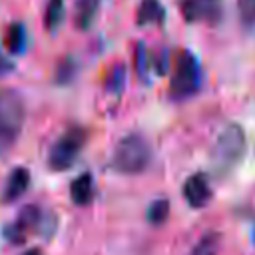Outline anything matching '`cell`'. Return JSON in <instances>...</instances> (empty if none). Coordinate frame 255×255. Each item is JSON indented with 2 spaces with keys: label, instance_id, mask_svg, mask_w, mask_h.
<instances>
[{
  "label": "cell",
  "instance_id": "1",
  "mask_svg": "<svg viewBox=\"0 0 255 255\" xmlns=\"http://www.w3.org/2000/svg\"><path fill=\"white\" fill-rule=\"evenodd\" d=\"M24 120H26V106L22 96L12 88H2L0 90V155L8 153L14 147L24 128Z\"/></svg>",
  "mask_w": 255,
  "mask_h": 255
},
{
  "label": "cell",
  "instance_id": "2",
  "mask_svg": "<svg viewBox=\"0 0 255 255\" xmlns=\"http://www.w3.org/2000/svg\"><path fill=\"white\" fill-rule=\"evenodd\" d=\"M243 151H245V131H243V128L239 124L225 126L217 133V137L213 141V147H211L213 169L219 175L229 173L241 161Z\"/></svg>",
  "mask_w": 255,
  "mask_h": 255
},
{
  "label": "cell",
  "instance_id": "3",
  "mask_svg": "<svg viewBox=\"0 0 255 255\" xmlns=\"http://www.w3.org/2000/svg\"><path fill=\"white\" fill-rule=\"evenodd\" d=\"M149 159H151V149L147 139L141 133H128L116 143L112 165L120 173L135 175L147 167Z\"/></svg>",
  "mask_w": 255,
  "mask_h": 255
},
{
  "label": "cell",
  "instance_id": "4",
  "mask_svg": "<svg viewBox=\"0 0 255 255\" xmlns=\"http://www.w3.org/2000/svg\"><path fill=\"white\" fill-rule=\"evenodd\" d=\"M201 82L203 74L197 56L189 50H181L175 58V70L169 82V96L175 100L189 98L201 88Z\"/></svg>",
  "mask_w": 255,
  "mask_h": 255
},
{
  "label": "cell",
  "instance_id": "5",
  "mask_svg": "<svg viewBox=\"0 0 255 255\" xmlns=\"http://www.w3.org/2000/svg\"><path fill=\"white\" fill-rule=\"evenodd\" d=\"M84 143H86V129L84 128H70L50 147L48 165L54 171L70 169L76 163V159H78Z\"/></svg>",
  "mask_w": 255,
  "mask_h": 255
},
{
  "label": "cell",
  "instance_id": "6",
  "mask_svg": "<svg viewBox=\"0 0 255 255\" xmlns=\"http://www.w3.org/2000/svg\"><path fill=\"white\" fill-rule=\"evenodd\" d=\"M42 223V211L38 205H26L24 209H20V213L16 215V219L4 227V237L6 241H10L12 245H20L26 241L28 233L34 231L38 225Z\"/></svg>",
  "mask_w": 255,
  "mask_h": 255
},
{
  "label": "cell",
  "instance_id": "7",
  "mask_svg": "<svg viewBox=\"0 0 255 255\" xmlns=\"http://www.w3.org/2000/svg\"><path fill=\"white\" fill-rule=\"evenodd\" d=\"M179 10L185 22L215 24L223 12V0H181Z\"/></svg>",
  "mask_w": 255,
  "mask_h": 255
},
{
  "label": "cell",
  "instance_id": "8",
  "mask_svg": "<svg viewBox=\"0 0 255 255\" xmlns=\"http://www.w3.org/2000/svg\"><path fill=\"white\" fill-rule=\"evenodd\" d=\"M183 197L191 207H195V209L203 207L211 197V189H209L207 177L203 173H193L183 183Z\"/></svg>",
  "mask_w": 255,
  "mask_h": 255
},
{
  "label": "cell",
  "instance_id": "9",
  "mask_svg": "<svg viewBox=\"0 0 255 255\" xmlns=\"http://www.w3.org/2000/svg\"><path fill=\"white\" fill-rule=\"evenodd\" d=\"M30 185V171L26 167H14L4 183V189H2V201L4 203H14L18 201L24 191L28 189Z\"/></svg>",
  "mask_w": 255,
  "mask_h": 255
},
{
  "label": "cell",
  "instance_id": "10",
  "mask_svg": "<svg viewBox=\"0 0 255 255\" xmlns=\"http://www.w3.org/2000/svg\"><path fill=\"white\" fill-rule=\"evenodd\" d=\"M94 195H96V187H94V177L90 171H84L70 183V197L76 205H80V207L90 205Z\"/></svg>",
  "mask_w": 255,
  "mask_h": 255
},
{
  "label": "cell",
  "instance_id": "11",
  "mask_svg": "<svg viewBox=\"0 0 255 255\" xmlns=\"http://www.w3.org/2000/svg\"><path fill=\"white\" fill-rule=\"evenodd\" d=\"M163 20H165V8L159 0H139L137 12H135L137 26L161 24Z\"/></svg>",
  "mask_w": 255,
  "mask_h": 255
},
{
  "label": "cell",
  "instance_id": "12",
  "mask_svg": "<svg viewBox=\"0 0 255 255\" xmlns=\"http://www.w3.org/2000/svg\"><path fill=\"white\" fill-rule=\"evenodd\" d=\"M100 4H102V0H76L74 20L80 30H88L94 24V20L100 12Z\"/></svg>",
  "mask_w": 255,
  "mask_h": 255
},
{
  "label": "cell",
  "instance_id": "13",
  "mask_svg": "<svg viewBox=\"0 0 255 255\" xmlns=\"http://www.w3.org/2000/svg\"><path fill=\"white\" fill-rule=\"evenodd\" d=\"M6 48L10 54H22L26 50V28L22 22H14L6 30Z\"/></svg>",
  "mask_w": 255,
  "mask_h": 255
},
{
  "label": "cell",
  "instance_id": "14",
  "mask_svg": "<svg viewBox=\"0 0 255 255\" xmlns=\"http://www.w3.org/2000/svg\"><path fill=\"white\" fill-rule=\"evenodd\" d=\"M124 86H126V66L124 64H114L106 76V82H104V88L108 94H114V96H120L124 92Z\"/></svg>",
  "mask_w": 255,
  "mask_h": 255
},
{
  "label": "cell",
  "instance_id": "15",
  "mask_svg": "<svg viewBox=\"0 0 255 255\" xmlns=\"http://www.w3.org/2000/svg\"><path fill=\"white\" fill-rule=\"evenodd\" d=\"M64 0H48L46 4V14H44V26L48 32H56L64 20Z\"/></svg>",
  "mask_w": 255,
  "mask_h": 255
},
{
  "label": "cell",
  "instance_id": "16",
  "mask_svg": "<svg viewBox=\"0 0 255 255\" xmlns=\"http://www.w3.org/2000/svg\"><path fill=\"white\" fill-rule=\"evenodd\" d=\"M219 247H221V233L211 231L197 241V245L189 251V255H217Z\"/></svg>",
  "mask_w": 255,
  "mask_h": 255
},
{
  "label": "cell",
  "instance_id": "17",
  "mask_svg": "<svg viewBox=\"0 0 255 255\" xmlns=\"http://www.w3.org/2000/svg\"><path fill=\"white\" fill-rule=\"evenodd\" d=\"M133 64H135V74L139 80H147L149 70H151V56L145 48L143 42L135 44V52H133Z\"/></svg>",
  "mask_w": 255,
  "mask_h": 255
},
{
  "label": "cell",
  "instance_id": "18",
  "mask_svg": "<svg viewBox=\"0 0 255 255\" xmlns=\"http://www.w3.org/2000/svg\"><path fill=\"white\" fill-rule=\"evenodd\" d=\"M169 217V201L167 199H155L147 207V221L151 225H161Z\"/></svg>",
  "mask_w": 255,
  "mask_h": 255
},
{
  "label": "cell",
  "instance_id": "19",
  "mask_svg": "<svg viewBox=\"0 0 255 255\" xmlns=\"http://www.w3.org/2000/svg\"><path fill=\"white\" fill-rule=\"evenodd\" d=\"M76 70H78L76 60H74L72 56L64 58V60L58 64V68H56V82H58V84H68V82H72L74 76H76Z\"/></svg>",
  "mask_w": 255,
  "mask_h": 255
},
{
  "label": "cell",
  "instance_id": "20",
  "mask_svg": "<svg viewBox=\"0 0 255 255\" xmlns=\"http://www.w3.org/2000/svg\"><path fill=\"white\" fill-rule=\"evenodd\" d=\"M237 8L245 24H255V0H237Z\"/></svg>",
  "mask_w": 255,
  "mask_h": 255
},
{
  "label": "cell",
  "instance_id": "21",
  "mask_svg": "<svg viewBox=\"0 0 255 255\" xmlns=\"http://www.w3.org/2000/svg\"><path fill=\"white\" fill-rule=\"evenodd\" d=\"M167 66H169V54H167V50H161L159 54L151 56V68L155 70V74H165L167 72Z\"/></svg>",
  "mask_w": 255,
  "mask_h": 255
},
{
  "label": "cell",
  "instance_id": "22",
  "mask_svg": "<svg viewBox=\"0 0 255 255\" xmlns=\"http://www.w3.org/2000/svg\"><path fill=\"white\" fill-rule=\"evenodd\" d=\"M10 70H12V64L0 54V74H6V72H10Z\"/></svg>",
  "mask_w": 255,
  "mask_h": 255
},
{
  "label": "cell",
  "instance_id": "23",
  "mask_svg": "<svg viewBox=\"0 0 255 255\" xmlns=\"http://www.w3.org/2000/svg\"><path fill=\"white\" fill-rule=\"evenodd\" d=\"M24 255H42V251H40L38 247H34V249H28Z\"/></svg>",
  "mask_w": 255,
  "mask_h": 255
}]
</instances>
